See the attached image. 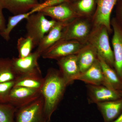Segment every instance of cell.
I'll list each match as a JSON object with an SVG mask.
<instances>
[{"mask_svg": "<svg viewBox=\"0 0 122 122\" xmlns=\"http://www.w3.org/2000/svg\"></svg>", "mask_w": 122, "mask_h": 122, "instance_id": "32", "label": "cell"}, {"mask_svg": "<svg viewBox=\"0 0 122 122\" xmlns=\"http://www.w3.org/2000/svg\"><path fill=\"white\" fill-rule=\"evenodd\" d=\"M15 85V81L0 82V103H8L9 95Z\"/></svg>", "mask_w": 122, "mask_h": 122, "instance_id": "26", "label": "cell"}, {"mask_svg": "<svg viewBox=\"0 0 122 122\" xmlns=\"http://www.w3.org/2000/svg\"><path fill=\"white\" fill-rule=\"evenodd\" d=\"M44 80L42 75H29L17 77L14 86H22L41 90Z\"/></svg>", "mask_w": 122, "mask_h": 122, "instance_id": "20", "label": "cell"}, {"mask_svg": "<svg viewBox=\"0 0 122 122\" xmlns=\"http://www.w3.org/2000/svg\"><path fill=\"white\" fill-rule=\"evenodd\" d=\"M68 23L57 22L48 34L44 36L36 50L41 56L46 51L61 39L63 30Z\"/></svg>", "mask_w": 122, "mask_h": 122, "instance_id": "16", "label": "cell"}, {"mask_svg": "<svg viewBox=\"0 0 122 122\" xmlns=\"http://www.w3.org/2000/svg\"><path fill=\"white\" fill-rule=\"evenodd\" d=\"M39 4L38 0H0L3 9L7 10L14 15L28 12Z\"/></svg>", "mask_w": 122, "mask_h": 122, "instance_id": "15", "label": "cell"}, {"mask_svg": "<svg viewBox=\"0 0 122 122\" xmlns=\"http://www.w3.org/2000/svg\"><path fill=\"white\" fill-rule=\"evenodd\" d=\"M74 11L80 16L92 17L95 12L96 0H78L71 2Z\"/></svg>", "mask_w": 122, "mask_h": 122, "instance_id": "21", "label": "cell"}, {"mask_svg": "<svg viewBox=\"0 0 122 122\" xmlns=\"http://www.w3.org/2000/svg\"><path fill=\"white\" fill-rule=\"evenodd\" d=\"M3 9L0 5V32H2L6 27V20L3 13Z\"/></svg>", "mask_w": 122, "mask_h": 122, "instance_id": "29", "label": "cell"}, {"mask_svg": "<svg viewBox=\"0 0 122 122\" xmlns=\"http://www.w3.org/2000/svg\"><path fill=\"white\" fill-rule=\"evenodd\" d=\"M97 107L104 122H112L122 113V98L117 100L98 103Z\"/></svg>", "mask_w": 122, "mask_h": 122, "instance_id": "17", "label": "cell"}, {"mask_svg": "<svg viewBox=\"0 0 122 122\" xmlns=\"http://www.w3.org/2000/svg\"><path fill=\"white\" fill-rule=\"evenodd\" d=\"M17 109L9 103H0V122H15Z\"/></svg>", "mask_w": 122, "mask_h": 122, "instance_id": "25", "label": "cell"}, {"mask_svg": "<svg viewBox=\"0 0 122 122\" xmlns=\"http://www.w3.org/2000/svg\"></svg>", "mask_w": 122, "mask_h": 122, "instance_id": "33", "label": "cell"}, {"mask_svg": "<svg viewBox=\"0 0 122 122\" xmlns=\"http://www.w3.org/2000/svg\"><path fill=\"white\" fill-rule=\"evenodd\" d=\"M60 72L66 86L77 80L81 74L77 54L61 58L57 60Z\"/></svg>", "mask_w": 122, "mask_h": 122, "instance_id": "11", "label": "cell"}, {"mask_svg": "<svg viewBox=\"0 0 122 122\" xmlns=\"http://www.w3.org/2000/svg\"><path fill=\"white\" fill-rule=\"evenodd\" d=\"M115 18L122 29V0H117L115 6Z\"/></svg>", "mask_w": 122, "mask_h": 122, "instance_id": "28", "label": "cell"}, {"mask_svg": "<svg viewBox=\"0 0 122 122\" xmlns=\"http://www.w3.org/2000/svg\"><path fill=\"white\" fill-rule=\"evenodd\" d=\"M35 47L32 38L29 37H21L17 40V48L18 57L23 58L32 53V50Z\"/></svg>", "mask_w": 122, "mask_h": 122, "instance_id": "24", "label": "cell"}, {"mask_svg": "<svg viewBox=\"0 0 122 122\" xmlns=\"http://www.w3.org/2000/svg\"><path fill=\"white\" fill-rule=\"evenodd\" d=\"M66 2H71L70 0H46L42 3H39L37 7L30 10L31 14L39 12L46 7H52Z\"/></svg>", "mask_w": 122, "mask_h": 122, "instance_id": "27", "label": "cell"}, {"mask_svg": "<svg viewBox=\"0 0 122 122\" xmlns=\"http://www.w3.org/2000/svg\"><path fill=\"white\" fill-rule=\"evenodd\" d=\"M77 80L87 84L103 85L112 89L105 79L98 58L87 70L81 74Z\"/></svg>", "mask_w": 122, "mask_h": 122, "instance_id": "14", "label": "cell"}, {"mask_svg": "<svg viewBox=\"0 0 122 122\" xmlns=\"http://www.w3.org/2000/svg\"><path fill=\"white\" fill-rule=\"evenodd\" d=\"M111 24L113 32L112 44L114 59V69L122 81V29L114 17L111 19Z\"/></svg>", "mask_w": 122, "mask_h": 122, "instance_id": "13", "label": "cell"}, {"mask_svg": "<svg viewBox=\"0 0 122 122\" xmlns=\"http://www.w3.org/2000/svg\"><path fill=\"white\" fill-rule=\"evenodd\" d=\"M17 77L13 69L11 59L0 58V82L14 81Z\"/></svg>", "mask_w": 122, "mask_h": 122, "instance_id": "22", "label": "cell"}, {"mask_svg": "<svg viewBox=\"0 0 122 122\" xmlns=\"http://www.w3.org/2000/svg\"><path fill=\"white\" fill-rule=\"evenodd\" d=\"M81 73L90 68L98 59V53L93 46L87 44L77 54Z\"/></svg>", "mask_w": 122, "mask_h": 122, "instance_id": "18", "label": "cell"}, {"mask_svg": "<svg viewBox=\"0 0 122 122\" xmlns=\"http://www.w3.org/2000/svg\"><path fill=\"white\" fill-rule=\"evenodd\" d=\"M26 20L25 36L32 38L35 47L57 22L54 20H48L41 12L31 14Z\"/></svg>", "mask_w": 122, "mask_h": 122, "instance_id": "4", "label": "cell"}, {"mask_svg": "<svg viewBox=\"0 0 122 122\" xmlns=\"http://www.w3.org/2000/svg\"><path fill=\"white\" fill-rule=\"evenodd\" d=\"M117 0H96L95 12L92 17L93 26H106L109 34L113 32L111 21V15Z\"/></svg>", "mask_w": 122, "mask_h": 122, "instance_id": "9", "label": "cell"}, {"mask_svg": "<svg viewBox=\"0 0 122 122\" xmlns=\"http://www.w3.org/2000/svg\"><path fill=\"white\" fill-rule=\"evenodd\" d=\"M41 96L40 90L14 86L9 95L8 103L17 109L28 105Z\"/></svg>", "mask_w": 122, "mask_h": 122, "instance_id": "8", "label": "cell"}, {"mask_svg": "<svg viewBox=\"0 0 122 122\" xmlns=\"http://www.w3.org/2000/svg\"><path fill=\"white\" fill-rule=\"evenodd\" d=\"M30 14V12L26 13L19 15H14L8 18V24L6 27L2 32H0V35L6 41L10 39V34L13 30L18 24L24 19H26Z\"/></svg>", "mask_w": 122, "mask_h": 122, "instance_id": "23", "label": "cell"}, {"mask_svg": "<svg viewBox=\"0 0 122 122\" xmlns=\"http://www.w3.org/2000/svg\"><path fill=\"white\" fill-rule=\"evenodd\" d=\"M98 57L107 82L111 88L122 94V81L114 69L109 66L98 54Z\"/></svg>", "mask_w": 122, "mask_h": 122, "instance_id": "19", "label": "cell"}, {"mask_svg": "<svg viewBox=\"0 0 122 122\" xmlns=\"http://www.w3.org/2000/svg\"><path fill=\"white\" fill-rule=\"evenodd\" d=\"M70 0L71 2H73L74 1H76L78 0Z\"/></svg>", "mask_w": 122, "mask_h": 122, "instance_id": "31", "label": "cell"}, {"mask_svg": "<svg viewBox=\"0 0 122 122\" xmlns=\"http://www.w3.org/2000/svg\"><path fill=\"white\" fill-rule=\"evenodd\" d=\"M93 27L92 17L76 18L67 24L63 30L60 39L74 40L87 44V39Z\"/></svg>", "mask_w": 122, "mask_h": 122, "instance_id": "3", "label": "cell"}, {"mask_svg": "<svg viewBox=\"0 0 122 122\" xmlns=\"http://www.w3.org/2000/svg\"><path fill=\"white\" fill-rule=\"evenodd\" d=\"M112 122H122V113L116 119Z\"/></svg>", "mask_w": 122, "mask_h": 122, "instance_id": "30", "label": "cell"}, {"mask_svg": "<svg viewBox=\"0 0 122 122\" xmlns=\"http://www.w3.org/2000/svg\"><path fill=\"white\" fill-rule=\"evenodd\" d=\"M39 12L57 22L69 23L76 18L80 17L73 8L71 2H64L46 7Z\"/></svg>", "mask_w": 122, "mask_h": 122, "instance_id": "12", "label": "cell"}, {"mask_svg": "<svg viewBox=\"0 0 122 122\" xmlns=\"http://www.w3.org/2000/svg\"><path fill=\"white\" fill-rule=\"evenodd\" d=\"M87 44L74 40L60 39L41 55L44 59L55 60L72 55L77 54Z\"/></svg>", "mask_w": 122, "mask_h": 122, "instance_id": "5", "label": "cell"}, {"mask_svg": "<svg viewBox=\"0 0 122 122\" xmlns=\"http://www.w3.org/2000/svg\"><path fill=\"white\" fill-rule=\"evenodd\" d=\"M15 122H47L42 96L28 105L17 109Z\"/></svg>", "mask_w": 122, "mask_h": 122, "instance_id": "6", "label": "cell"}, {"mask_svg": "<svg viewBox=\"0 0 122 122\" xmlns=\"http://www.w3.org/2000/svg\"><path fill=\"white\" fill-rule=\"evenodd\" d=\"M41 56L35 50L23 58L13 57L11 58L13 69L17 77L29 75H42L38 63Z\"/></svg>", "mask_w": 122, "mask_h": 122, "instance_id": "7", "label": "cell"}, {"mask_svg": "<svg viewBox=\"0 0 122 122\" xmlns=\"http://www.w3.org/2000/svg\"><path fill=\"white\" fill-rule=\"evenodd\" d=\"M109 35L108 30L104 25L93 26L87 39V44L93 46L96 49L98 54L114 69L113 52L110 44Z\"/></svg>", "mask_w": 122, "mask_h": 122, "instance_id": "2", "label": "cell"}, {"mask_svg": "<svg viewBox=\"0 0 122 122\" xmlns=\"http://www.w3.org/2000/svg\"><path fill=\"white\" fill-rule=\"evenodd\" d=\"M87 100L89 104L97 103L122 98V94L103 85L87 84Z\"/></svg>", "mask_w": 122, "mask_h": 122, "instance_id": "10", "label": "cell"}, {"mask_svg": "<svg viewBox=\"0 0 122 122\" xmlns=\"http://www.w3.org/2000/svg\"><path fill=\"white\" fill-rule=\"evenodd\" d=\"M41 89L44 99V111L46 122H50L53 114L63 98L66 86L60 71L48 69Z\"/></svg>", "mask_w": 122, "mask_h": 122, "instance_id": "1", "label": "cell"}]
</instances>
